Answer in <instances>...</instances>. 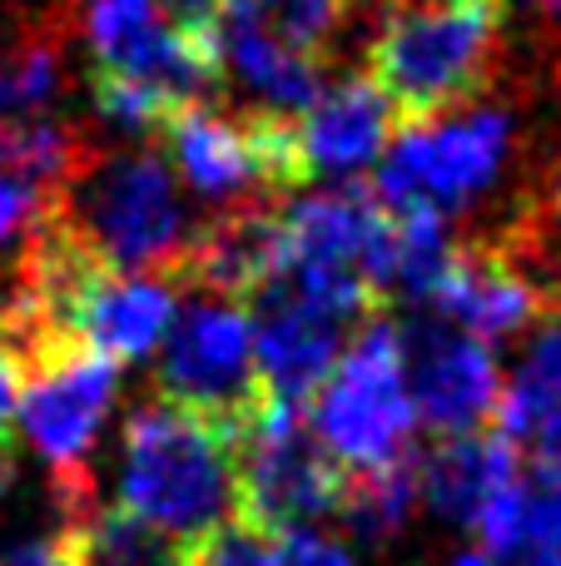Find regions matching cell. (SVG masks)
Masks as SVG:
<instances>
[{"label": "cell", "instance_id": "19", "mask_svg": "<svg viewBox=\"0 0 561 566\" xmlns=\"http://www.w3.org/2000/svg\"><path fill=\"white\" fill-rule=\"evenodd\" d=\"M65 542H70L75 566H179L174 542L149 532L145 522L125 517L119 507L80 517Z\"/></svg>", "mask_w": 561, "mask_h": 566}, {"label": "cell", "instance_id": "30", "mask_svg": "<svg viewBox=\"0 0 561 566\" xmlns=\"http://www.w3.org/2000/svg\"><path fill=\"white\" fill-rule=\"evenodd\" d=\"M537 6H542V10H557V15H561V0H537Z\"/></svg>", "mask_w": 561, "mask_h": 566}, {"label": "cell", "instance_id": "20", "mask_svg": "<svg viewBox=\"0 0 561 566\" xmlns=\"http://www.w3.org/2000/svg\"><path fill=\"white\" fill-rule=\"evenodd\" d=\"M264 25L274 30L284 45H294L298 55H324V45L343 30V20L353 15L358 0H254Z\"/></svg>", "mask_w": 561, "mask_h": 566}, {"label": "cell", "instance_id": "5", "mask_svg": "<svg viewBox=\"0 0 561 566\" xmlns=\"http://www.w3.org/2000/svg\"><path fill=\"white\" fill-rule=\"evenodd\" d=\"M239 517L254 532L318 527L343 502V472L334 468L304 422V408L254 402L239 418Z\"/></svg>", "mask_w": 561, "mask_h": 566}, {"label": "cell", "instance_id": "10", "mask_svg": "<svg viewBox=\"0 0 561 566\" xmlns=\"http://www.w3.org/2000/svg\"><path fill=\"white\" fill-rule=\"evenodd\" d=\"M353 323L338 318L334 308L304 298V293L274 283L258 293L254 313V373L268 402H288V408H308L324 378L334 373L338 353L353 338Z\"/></svg>", "mask_w": 561, "mask_h": 566}, {"label": "cell", "instance_id": "11", "mask_svg": "<svg viewBox=\"0 0 561 566\" xmlns=\"http://www.w3.org/2000/svg\"><path fill=\"white\" fill-rule=\"evenodd\" d=\"M427 303L447 318V328L467 333L477 343H502L537 328L547 308V289L507 249L457 244L453 264H447L443 283Z\"/></svg>", "mask_w": 561, "mask_h": 566}, {"label": "cell", "instance_id": "17", "mask_svg": "<svg viewBox=\"0 0 561 566\" xmlns=\"http://www.w3.org/2000/svg\"><path fill=\"white\" fill-rule=\"evenodd\" d=\"M60 50H65V30L40 25V30H25V35L0 55V139L15 125L35 119L40 109L55 99Z\"/></svg>", "mask_w": 561, "mask_h": 566}, {"label": "cell", "instance_id": "6", "mask_svg": "<svg viewBox=\"0 0 561 566\" xmlns=\"http://www.w3.org/2000/svg\"><path fill=\"white\" fill-rule=\"evenodd\" d=\"M119 402V368L80 343H50L20 382L15 432L45 468L75 478L95 458Z\"/></svg>", "mask_w": 561, "mask_h": 566}, {"label": "cell", "instance_id": "12", "mask_svg": "<svg viewBox=\"0 0 561 566\" xmlns=\"http://www.w3.org/2000/svg\"><path fill=\"white\" fill-rule=\"evenodd\" d=\"M393 115L368 75H343L298 115V145H304L308 179L363 175L393 139Z\"/></svg>", "mask_w": 561, "mask_h": 566}, {"label": "cell", "instance_id": "4", "mask_svg": "<svg viewBox=\"0 0 561 566\" xmlns=\"http://www.w3.org/2000/svg\"><path fill=\"white\" fill-rule=\"evenodd\" d=\"M304 422L338 472H383L407 462L413 432L423 428L407 388V338L383 318L353 328L324 388L308 398Z\"/></svg>", "mask_w": 561, "mask_h": 566}, {"label": "cell", "instance_id": "3", "mask_svg": "<svg viewBox=\"0 0 561 566\" xmlns=\"http://www.w3.org/2000/svg\"><path fill=\"white\" fill-rule=\"evenodd\" d=\"M55 219L119 274H174L199 229H189L179 175L155 149H89L50 199Z\"/></svg>", "mask_w": 561, "mask_h": 566}, {"label": "cell", "instance_id": "13", "mask_svg": "<svg viewBox=\"0 0 561 566\" xmlns=\"http://www.w3.org/2000/svg\"><path fill=\"white\" fill-rule=\"evenodd\" d=\"M512 482H522V452L502 432H467V438H443V448H433L417 462V492L423 507L437 512L453 527H467L483 517V507L507 492Z\"/></svg>", "mask_w": 561, "mask_h": 566}, {"label": "cell", "instance_id": "29", "mask_svg": "<svg viewBox=\"0 0 561 566\" xmlns=\"http://www.w3.org/2000/svg\"><path fill=\"white\" fill-rule=\"evenodd\" d=\"M447 566H502V562H497V557H487L483 547H463V552H457V557L447 562Z\"/></svg>", "mask_w": 561, "mask_h": 566}, {"label": "cell", "instance_id": "15", "mask_svg": "<svg viewBox=\"0 0 561 566\" xmlns=\"http://www.w3.org/2000/svg\"><path fill=\"white\" fill-rule=\"evenodd\" d=\"M557 408H561V313L537 323L522 358L512 363V373H502V402H497L502 438L527 442L537 432V422L552 418Z\"/></svg>", "mask_w": 561, "mask_h": 566}, {"label": "cell", "instance_id": "16", "mask_svg": "<svg viewBox=\"0 0 561 566\" xmlns=\"http://www.w3.org/2000/svg\"><path fill=\"white\" fill-rule=\"evenodd\" d=\"M393 229H388V274L383 293H407V298L427 303L433 289L443 283L447 264H453L457 244L447 234L443 214L427 205H407V209H388Z\"/></svg>", "mask_w": 561, "mask_h": 566}, {"label": "cell", "instance_id": "2", "mask_svg": "<svg viewBox=\"0 0 561 566\" xmlns=\"http://www.w3.org/2000/svg\"><path fill=\"white\" fill-rule=\"evenodd\" d=\"M507 0H388L368 40L373 90L393 129L437 125L473 105L502 70Z\"/></svg>", "mask_w": 561, "mask_h": 566}, {"label": "cell", "instance_id": "25", "mask_svg": "<svg viewBox=\"0 0 561 566\" xmlns=\"http://www.w3.org/2000/svg\"><path fill=\"white\" fill-rule=\"evenodd\" d=\"M155 10L169 30H179V35L219 45V15H224V0H155Z\"/></svg>", "mask_w": 561, "mask_h": 566}, {"label": "cell", "instance_id": "26", "mask_svg": "<svg viewBox=\"0 0 561 566\" xmlns=\"http://www.w3.org/2000/svg\"><path fill=\"white\" fill-rule=\"evenodd\" d=\"M527 452H532V468L547 488H561V408L552 418L537 422V432L527 438Z\"/></svg>", "mask_w": 561, "mask_h": 566}, {"label": "cell", "instance_id": "8", "mask_svg": "<svg viewBox=\"0 0 561 566\" xmlns=\"http://www.w3.org/2000/svg\"><path fill=\"white\" fill-rule=\"evenodd\" d=\"M507 149H512V125L502 109H473L447 125H423L393 139V155L378 175V199L388 209L427 205V209H457L493 189L502 175Z\"/></svg>", "mask_w": 561, "mask_h": 566}, {"label": "cell", "instance_id": "1", "mask_svg": "<svg viewBox=\"0 0 561 566\" xmlns=\"http://www.w3.org/2000/svg\"><path fill=\"white\" fill-rule=\"evenodd\" d=\"M234 422L204 418L169 398L125 418L115 458V507L174 547H199L239 517Z\"/></svg>", "mask_w": 561, "mask_h": 566}, {"label": "cell", "instance_id": "24", "mask_svg": "<svg viewBox=\"0 0 561 566\" xmlns=\"http://www.w3.org/2000/svg\"><path fill=\"white\" fill-rule=\"evenodd\" d=\"M179 566H264V532L234 522V527H224L219 537L189 547V557Z\"/></svg>", "mask_w": 561, "mask_h": 566}, {"label": "cell", "instance_id": "28", "mask_svg": "<svg viewBox=\"0 0 561 566\" xmlns=\"http://www.w3.org/2000/svg\"><path fill=\"white\" fill-rule=\"evenodd\" d=\"M20 382H25V363L20 353L0 338V438L15 428V402H20Z\"/></svg>", "mask_w": 561, "mask_h": 566}, {"label": "cell", "instance_id": "27", "mask_svg": "<svg viewBox=\"0 0 561 566\" xmlns=\"http://www.w3.org/2000/svg\"><path fill=\"white\" fill-rule=\"evenodd\" d=\"M0 566H75L65 537H20L0 547Z\"/></svg>", "mask_w": 561, "mask_h": 566}, {"label": "cell", "instance_id": "21", "mask_svg": "<svg viewBox=\"0 0 561 566\" xmlns=\"http://www.w3.org/2000/svg\"><path fill=\"white\" fill-rule=\"evenodd\" d=\"M264 566H358V557L324 527H288L264 542Z\"/></svg>", "mask_w": 561, "mask_h": 566}, {"label": "cell", "instance_id": "9", "mask_svg": "<svg viewBox=\"0 0 561 566\" xmlns=\"http://www.w3.org/2000/svg\"><path fill=\"white\" fill-rule=\"evenodd\" d=\"M407 338V388L417 422L437 438H467L497 418L502 402V363L493 343H477L447 323H417Z\"/></svg>", "mask_w": 561, "mask_h": 566}, {"label": "cell", "instance_id": "23", "mask_svg": "<svg viewBox=\"0 0 561 566\" xmlns=\"http://www.w3.org/2000/svg\"><path fill=\"white\" fill-rule=\"evenodd\" d=\"M50 199H55V195H45V189H35L30 179L0 169V249L15 244L20 234H30V229L45 219Z\"/></svg>", "mask_w": 561, "mask_h": 566}, {"label": "cell", "instance_id": "14", "mask_svg": "<svg viewBox=\"0 0 561 566\" xmlns=\"http://www.w3.org/2000/svg\"><path fill=\"white\" fill-rule=\"evenodd\" d=\"M219 50H224L229 70L264 99V109L304 115V109L324 95V60L298 55L294 45H284V40L264 25L254 0H224Z\"/></svg>", "mask_w": 561, "mask_h": 566}, {"label": "cell", "instance_id": "22", "mask_svg": "<svg viewBox=\"0 0 561 566\" xmlns=\"http://www.w3.org/2000/svg\"><path fill=\"white\" fill-rule=\"evenodd\" d=\"M512 566H561V488L532 492V517Z\"/></svg>", "mask_w": 561, "mask_h": 566}, {"label": "cell", "instance_id": "7", "mask_svg": "<svg viewBox=\"0 0 561 566\" xmlns=\"http://www.w3.org/2000/svg\"><path fill=\"white\" fill-rule=\"evenodd\" d=\"M159 388L169 402L234 422L254 408V313L239 298L199 293L179 303V318L159 348Z\"/></svg>", "mask_w": 561, "mask_h": 566}, {"label": "cell", "instance_id": "18", "mask_svg": "<svg viewBox=\"0 0 561 566\" xmlns=\"http://www.w3.org/2000/svg\"><path fill=\"white\" fill-rule=\"evenodd\" d=\"M423 507V492H417V462H398L383 472H363V478L343 482V522L358 537H398V532L413 522V512Z\"/></svg>", "mask_w": 561, "mask_h": 566}]
</instances>
